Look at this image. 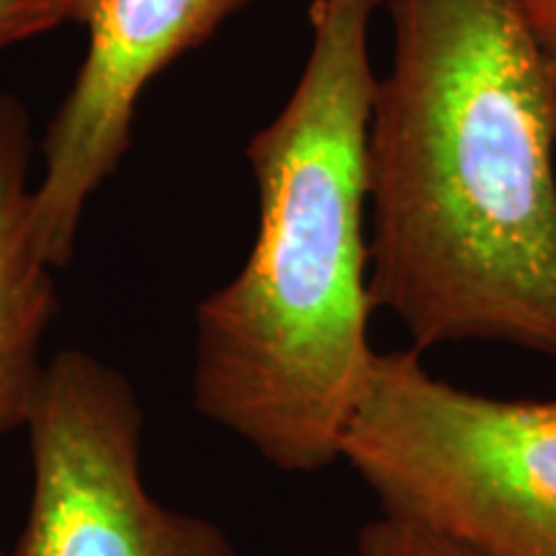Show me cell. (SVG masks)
I'll list each match as a JSON object with an SVG mask.
<instances>
[{"mask_svg": "<svg viewBox=\"0 0 556 556\" xmlns=\"http://www.w3.org/2000/svg\"><path fill=\"white\" fill-rule=\"evenodd\" d=\"M358 556H475L454 541L381 513L358 533Z\"/></svg>", "mask_w": 556, "mask_h": 556, "instance_id": "52a82bcc", "label": "cell"}, {"mask_svg": "<svg viewBox=\"0 0 556 556\" xmlns=\"http://www.w3.org/2000/svg\"><path fill=\"white\" fill-rule=\"evenodd\" d=\"M528 29L536 37L541 52L556 73V0H518Z\"/></svg>", "mask_w": 556, "mask_h": 556, "instance_id": "9c48e42d", "label": "cell"}, {"mask_svg": "<svg viewBox=\"0 0 556 556\" xmlns=\"http://www.w3.org/2000/svg\"><path fill=\"white\" fill-rule=\"evenodd\" d=\"M29 160V116L0 96V435L29 420L45 371L39 348L58 315L52 266L34 229Z\"/></svg>", "mask_w": 556, "mask_h": 556, "instance_id": "8992f818", "label": "cell"}, {"mask_svg": "<svg viewBox=\"0 0 556 556\" xmlns=\"http://www.w3.org/2000/svg\"><path fill=\"white\" fill-rule=\"evenodd\" d=\"M381 0H315L312 47L287 106L250 137L258 238L197 309L193 402L278 471L340 458L368 345L366 131Z\"/></svg>", "mask_w": 556, "mask_h": 556, "instance_id": "7a4b0ae2", "label": "cell"}, {"mask_svg": "<svg viewBox=\"0 0 556 556\" xmlns=\"http://www.w3.org/2000/svg\"><path fill=\"white\" fill-rule=\"evenodd\" d=\"M0 556H3V552H0Z\"/></svg>", "mask_w": 556, "mask_h": 556, "instance_id": "30bf717a", "label": "cell"}, {"mask_svg": "<svg viewBox=\"0 0 556 556\" xmlns=\"http://www.w3.org/2000/svg\"><path fill=\"white\" fill-rule=\"evenodd\" d=\"M86 0H0V50L45 34L65 21H83Z\"/></svg>", "mask_w": 556, "mask_h": 556, "instance_id": "ba28073f", "label": "cell"}, {"mask_svg": "<svg viewBox=\"0 0 556 556\" xmlns=\"http://www.w3.org/2000/svg\"><path fill=\"white\" fill-rule=\"evenodd\" d=\"M340 458L381 513L475 556H556V400H500L374 353Z\"/></svg>", "mask_w": 556, "mask_h": 556, "instance_id": "3957f363", "label": "cell"}, {"mask_svg": "<svg viewBox=\"0 0 556 556\" xmlns=\"http://www.w3.org/2000/svg\"><path fill=\"white\" fill-rule=\"evenodd\" d=\"M366 131L368 299L415 351L556 358V73L518 0H389Z\"/></svg>", "mask_w": 556, "mask_h": 556, "instance_id": "6da1fadb", "label": "cell"}, {"mask_svg": "<svg viewBox=\"0 0 556 556\" xmlns=\"http://www.w3.org/2000/svg\"><path fill=\"white\" fill-rule=\"evenodd\" d=\"M24 428L31 503L11 556H238L212 520L148 492L142 407L116 368L86 351L58 353Z\"/></svg>", "mask_w": 556, "mask_h": 556, "instance_id": "277c9868", "label": "cell"}, {"mask_svg": "<svg viewBox=\"0 0 556 556\" xmlns=\"http://www.w3.org/2000/svg\"><path fill=\"white\" fill-rule=\"evenodd\" d=\"M255 0H86L88 52L47 129L45 176L31 212L41 253L65 268L88 199L119 168L139 96Z\"/></svg>", "mask_w": 556, "mask_h": 556, "instance_id": "5b68a950", "label": "cell"}]
</instances>
